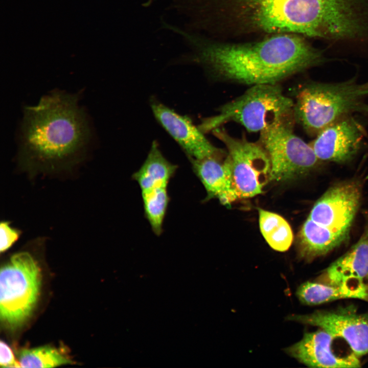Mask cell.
<instances>
[{
	"instance_id": "cell-1",
	"label": "cell",
	"mask_w": 368,
	"mask_h": 368,
	"mask_svg": "<svg viewBox=\"0 0 368 368\" xmlns=\"http://www.w3.org/2000/svg\"><path fill=\"white\" fill-rule=\"evenodd\" d=\"M343 0H169L182 28L212 38L246 41L295 34L323 39L333 30Z\"/></svg>"
},
{
	"instance_id": "cell-2",
	"label": "cell",
	"mask_w": 368,
	"mask_h": 368,
	"mask_svg": "<svg viewBox=\"0 0 368 368\" xmlns=\"http://www.w3.org/2000/svg\"><path fill=\"white\" fill-rule=\"evenodd\" d=\"M167 29L180 36L189 48L175 62L199 65L212 78L226 82L249 86L279 84L327 60L323 51L307 38L295 34L227 41L171 24Z\"/></svg>"
},
{
	"instance_id": "cell-3",
	"label": "cell",
	"mask_w": 368,
	"mask_h": 368,
	"mask_svg": "<svg viewBox=\"0 0 368 368\" xmlns=\"http://www.w3.org/2000/svg\"><path fill=\"white\" fill-rule=\"evenodd\" d=\"M77 95L56 91L26 107L19 143L24 156L40 163L66 160L89 143L90 129Z\"/></svg>"
},
{
	"instance_id": "cell-4",
	"label": "cell",
	"mask_w": 368,
	"mask_h": 368,
	"mask_svg": "<svg viewBox=\"0 0 368 368\" xmlns=\"http://www.w3.org/2000/svg\"><path fill=\"white\" fill-rule=\"evenodd\" d=\"M368 81L354 79L325 83L311 82L300 88L295 95L293 115L310 134H317L328 125L353 112H368Z\"/></svg>"
},
{
	"instance_id": "cell-5",
	"label": "cell",
	"mask_w": 368,
	"mask_h": 368,
	"mask_svg": "<svg viewBox=\"0 0 368 368\" xmlns=\"http://www.w3.org/2000/svg\"><path fill=\"white\" fill-rule=\"evenodd\" d=\"M294 101L279 84L250 86L243 94L222 106L216 115L198 127L204 133L228 122L240 124L249 132H261L271 125L294 118Z\"/></svg>"
},
{
	"instance_id": "cell-6",
	"label": "cell",
	"mask_w": 368,
	"mask_h": 368,
	"mask_svg": "<svg viewBox=\"0 0 368 368\" xmlns=\"http://www.w3.org/2000/svg\"><path fill=\"white\" fill-rule=\"evenodd\" d=\"M40 267L26 251L14 254L0 272V318L11 330L28 320L36 307L41 285Z\"/></svg>"
},
{
	"instance_id": "cell-7",
	"label": "cell",
	"mask_w": 368,
	"mask_h": 368,
	"mask_svg": "<svg viewBox=\"0 0 368 368\" xmlns=\"http://www.w3.org/2000/svg\"><path fill=\"white\" fill-rule=\"evenodd\" d=\"M294 118L279 122L260 132V143L271 165V180L285 181L313 170L319 160L313 149L293 132Z\"/></svg>"
},
{
	"instance_id": "cell-8",
	"label": "cell",
	"mask_w": 368,
	"mask_h": 368,
	"mask_svg": "<svg viewBox=\"0 0 368 368\" xmlns=\"http://www.w3.org/2000/svg\"><path fill=\"white\" fill-rule=\"evenodd\" d=\"M213 132L227 149L233 185L238 199L261 194L271 180V174L270 160L262 145L248 141L245 137H234L219 127Z\"/></svg>"
},
{
	"instance_id": "cell-9",
	"label": "cell",
	"mask_w": 368,
	"mask_h": 368,
	"mask_svg": "<svg viewBox=\"0 0 368 368\" xmlns=\"http://www.w3.org/2000/svg\"><path fill=\"white\" fill-rule=\"evenodd\" d=\"M286 319L319 327L336 338H342L359 358L368 354V314L359 313L352 306L308 314H291Z\"/></svg>"
},
{
	"instance_id": "cell-10",
	"label": "cell",
	"mask_w": 368,
	"mask_h": 368,
	"mask_svg": "<svg viewBox=\"0 0 368 368\" xmlns=\"http://www.w3.org/2000/svg\"><path fill=\"white\" fill-rule=\"evenodd\" d=\"M360 197V186L355 182L335 185L315 202L308 218L321 226L349 232Z\"/></svg>"
},
{
	"instance_id": "cell-11",
	"label": "cell",
	"mask_w": 368,
	"mask_h": 368,
	"mask_svg": "<svg viewBox=\"0 0 368 368\" xmlns=\"http://www.w3.org/2000/svg\"><path fill=\"white\" fill-rule=\"evenodd\" d=\"M364 133L356 120L344 117L321 129L310 145L319 160L342 163L358 151Z\"/></svg>"
},
{
	"instance_id": "cell-12",
	"label": "cell",
	"mask_w": 368,
	"mask_h": 368,
	"mask_svg": "<svg viewBox=\"0 0 368 368\" xmlns=\"http://www.w3.org/2000/svg\"><path fill=\"white\" fill-rule=\"evenodd\" d=\"M151 108L156 119L180 145L189 159L223 155V151L213 146L189 117L155 101L152 102Z\"/></svg>"
},
{
	"instance_id": "cell-13",
	"label": "cell",
	"mask_w": 368,
	"mask_h": 368,
	"mask_svg": "<svg viewBox=\"0 0 368 368\" xmlns=\"http://www.w3.org/2000/svg\"><path fill=\"white\" fill-rule=\"evenodd\" d=\"M336 338L320 329L304 334L302 339L285 348L284 351L301 363L311 367H358L359 358L354 353L345 356L337 355L332 345Z\"/></svg>"
},
{
	"instance_id": "cell-14",
	"label": "cell",
	"mask_w": 368,
	"mask_h": 368,
	"mask_svg": "<svg viewBox=\"0 0 368 368\" xmlns=\"http://www.w3.org/2000/svg\"><path fill=\"white\" fill-rule=\"evenodd\" d=\"M211 156L200 159H189L193 170L207 192V199L217 198L224 205L238 199L234 187L231 165L227 155Z\"/></svg>"
},
{
	"instance_id": "cell-15",
	"label": "cell",
	"mask_w": 368,
	"mask_h": 368,
	"mask_svg": "<svg viewBox=\"0 0 368 368\" xmlns=\"http://www.w3.org/2000/svg\"><path fill=\"white\" fill-rule=\"evenodd\" d=\"M320 280L330 284L368 281V229L348 251L327 268Z\"/></svg>"
},
{
	"instance_id": "cell-16",
	"label": "cell",
	"mask_w": 368,
	"mask_h": 368,
	"mask_svg": "<svg viewBox=\"0 0 368 368\" xmlns=\"http://www.w3.org/2000/svg\"><path fill=\"white\" fill-rule=\"evenodd\" d=\"M299 301L307 305H316L344 298H358L368 302V285L364 282L338 284L306 282L297 288Z\"/></svg>"
},
{
	"instance_id": "cell-17",
	"label": "cell",
	"mask_w": 368,
	"mask_h": 368,
	"mask_svg": "<svg viewBox=\"0 0 368 368\" xmlns=\"http://www.w3.org/2000/svg\"><path fill=\"white\" fill-rule=\"evenodd\" d=\"M349 233L321 226L308 218L297 238L300 257L311 260L325 255L344 241Z\"/></svg>"
},
{
	"instance_id": "cell-18",
	"label": "cell",
	"mask_w": 368,
	"mask_h": 368,
	"mask_svg": "<svg viewBox=\"0 0 368 368\" xmlns=\"http://www.w3.org/2000/svg\"><path fill=\"white\" fill-rule=\"evenodd\" d=\"M177 166L169 162L162 153L156 141L151 145L147 157L132 178L139 184L142 192L156 188L168 187Z\"/></svg>"
},
{
	"instance_id": "cell-19",
	"label": "cell",
	"mask_w": 368,
	"mask_h": 368,
	"mask_svg": "<svg viewBox=\"0 0 368 368\" xmlns=\"http://www.w3.org/2000/svg\"><path fill=\"white\" fill-rule=\"evenodd\" d=\"M258 210L260 231L267 243L275 250H287L293 240L290 224L279 214L262 209Z\"/></svg>"
},
{
	"instance_id": "cell-20",
	"label": "cell",
	"mask_w": 368,
	"mask_h": 368,
	"mask_svg": "<svg viewBox=\"0 0 368 368\" xmlns=\"http://www.w3.org/2000/svg\"><path fill=\"white\" fill-rule=\"evenodd\" d=\"M168 187L156 188L142 192L144 214L153 233L160 236L170 197Z\"/></svg>"
},
{
	"instance_id": "cell-21",
	"label": "cell",
	"mask_w": 368,
	"mask_h": 368,
	"mask_svg": "<svg viewBox=\"0 0 368 368\" xmlns=\"http://www.w3.org/2000/svg\"><path fill=\"white\" fill-rule=\"evenodd\" d=\"M18 361L22 367H52L73 363L62 351L50 346L20 350Z\"/></svg>"
},
{
	"instance_id": "cell-22",
	"label": "cell",
	"mask_w": 368,
	"mask_h": 368,
	"mask_svg": "<svg viewBox=\"0 0 368 368\" xmlns=\"http://www.w3.org/2000/svg\"><path fill=\"white\" fill-rule=\"evenodd\" d=\"M0 251L2 253L7 250L17 241L19 232L10 227L7 221L2 222L0 226Z\"/></svg>"
},
{
	"instance_id": "cell-23",
	"label": "cell",
	"mask_w": 368,
	"mask_h": 368,
	"mask_svg": "<svg viewBox=\"0 0 368 368\" xmlns=\"http://www.w3.org/2000/svg\"><path fill=\"white\" fill-rule=\"evenodd\" d=\"M0 365L2 367H20L10 347L2 340L0 342Z\"/></svg>"
}]
</instances>
